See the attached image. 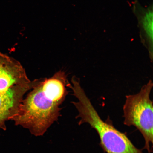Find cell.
<instances>
[{"instance_id": "6da1fadb", "label": "cell", "mask_w": 153, "mask_h": 153, "mask_svg": "<svg viewBox=\"0 0 153 153\" xmlns=\"http://www.w3.org/2000/svg\"><path fill=\"white\" fill-rule=\"evenodd\" d=\"M67 82L62 71L40 82L21 103L13 120L15 124L28 129L36 136L43 135L60 116V105L68 94Z\"/></svg>"}, {"instance_id": "7a4b0ae2", "label": "cell", "mask_w": 153, "mask_h": 153, "mask_svg": "<svg viewBox=\"0 0 153 153\" xmlns=\"http://www.w3.org/2000/svg\"><path fill=\"white\" fill-rule=\"evenodd\" d=\"M68 87L77 101L72 103L77 109L79 125L87 123L99 135L100 144L106 153H143L136 147L125 134L117 129L112 124L103 121L95 109L82 88L80 80L74 78Z\"/></svg>"}, {"instance_id": "3957f363", "label": "cell", "mask_w": 153, "mask_h": 153, "mask_svg": "<svg viewBox=\"0 0 153 153\" xmlns=\"http://www.w3.org/2000/svg\"><path fill=\"white\" fill-rule=\"evenodd\" d=\"M153 82L149 80L138 92L126 96L123 105L124 123L137 128L145 140L144 148L151 153L153 143V102L150 95Z\"/></svg>"}, {"instance_id": "277c9868", "label": "cell", "mask_w": 153, "mask_h": 153, "mask_svg": "<svg viewBox=\"0 0 153 153\" xmlns=\"http://www.w3.org/2000/svg\"><path fill=\"white\" fill-rule=\"evenodd\" d=\"M40 81L36 79L29 83L17 85L6 92L0 94V130L5 129L6 122L13 120L16 115L25 94Z\"/></svg>"}, {"instance_id": "5b68a950", "label": "cell", "mask_w": 153, "mask_h": 153, "mask_svg": "<svg viewBox=\"0 0 153 153\" xmlns=\"http://www.w3.org/2000/svg\"><path fill=\"white\" fill-rule=\"evenodd\" d=\"M31 81L20 62L0 52V94L6 92L15 85Z\"/></svg>"}, {"instance_id": "8992f818", "label": "cell", "mask_w": 153, "mask_h": 153, "mask_svg": "<svg viewBox=\"0 0 153 153\" xmlns=\"http://www.w3.org/2000/svg\"><path fill=\"white\" fill-rule=\"evenodd\" d=\"M134 11L138 21L141 41L148 49L151 61L153 59L152 6L144 8L136 4Z\"/></svg>"}]
</instances>
